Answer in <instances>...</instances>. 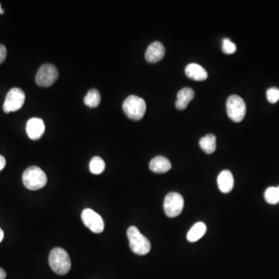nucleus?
Returning a JSON list of instances; mask_svg holds the SVG:
<instances>
[{
	"label": "nucleus",
	"mask_w": 279,
	"mask_h": 279,
	"mask_svg": "<svg viewBox=\"0 0 279 279\" xmlns=\"http://www.w3.org/2000/svg\"><path fill=\"white\" fill-rule=\"evenodd\" d=\"M48 261L53 272L60 276L66 275L72 267L68 252L61 248H55L51 251Z\"/></svg>",
	"instance_id": "nucleus-1"
},
{
	"label": "nucleus",
	"mask_w": 279,
	"mask_h": 279,
	"mask_svg": "<svg viewBox=\"0 0 279 279\" xmlns=\"http://www.w3.org/2000/svg\"><path fill=\"white\" fill-rule=\"evenodd\" d=\"M23 183L29 190H39L46 186L48 178L42 169L37 166H30L23 174Z\"/></svg>",
	"instance_id": "nucleus-2"
},
{
	"label": "nucleus",
	"mask_w": 279,
	"mask_h": 279,
	"mask_svg": "<svg viewBox=\"0 0 279 279\" xmlns=\"http://www.w3.org/2000/svg\"><path fill=\"white\" fill-rule=\"evenodd\" d=\"M130 248L138 255H145L151 251V243L142 234L136 226H131L127 230Z\"/></svg>",
	"instance_id": "nucleus-3"
},
{
	"label": "nucleus",
	"mask_w": 279,
	"mask_h": 279,
	"mask_svg": "<svg viewBox=\"0 0 279 279\" xmlns=\"http://www.w3.org/2000/svg\"><path fill=\"white\" fill-rule=\"evenodd\" d=\"M146 108L145 101L137 96H128L123 102V111L133 120L141 119L145 114Z\"/></svg>",
	"instance_id": "nucleus-4"
},
{
	"label": "nucleus",
	"mask_w": 279,
	"mask_h": 279,
	"mask_svg": "<svg viewBox=\"0 0 279 279\" xmlns=\"http://www.w3.org/2000/svg\"><path fill=\"white\" fill-rule=\"evenodd\" d=\"M247 107L244 99L237 95H232L226 102V112L228 116L233 122L242 121L246 115Z\"/></svg>",
	"instance_id": "nucleus-5"
},
{
	"label": "nucleus",
	"mask_w": 279,
	"mask_h": 279,
	"mask_svg": "<svg viewBox=\"0 0 279 279\" xmlns=\"http://www.w3.org/2000/svg\"><path fill=\"white\" fill-rule=\"evenodd\" d=\"M25 93L21 88H13L8 92L4 102L3 111L6 113L16 112L22 108L25 102Z\"/></svg>",
	"instance_id": "nucleus-6"
},
{
	"label": "nucleus",
	"mask_w": 279,
	"mask_h": 279,
	"mask_svg": "<svg viewBox=\"0 0 279 279\" xmlns=\"http://www.w3.org/2000/svg\"><path fill=\"white\" fill-rule=\"evenodd\" d=\"M58 78V71L55 65L52 64H43L39 68L36 76V83L39 86H51L57 81Z\"/></svg>",
	"instance_id": "nucleus-7"
},
{
	"label": "nucleus",
	"mask_w": 279,
	"mask_h": 279,
	"mask_svg": "<svg viewBox=\"0 0 279 279\" xmlns=\"http://www.w3.org/2000/svg\"><path fill=\"white\" fill-rule=\"evenodd\" d=\"M184 208V198L177 193H170L166 195L164 201V210L168 217L180 215Z\"/></svg>",
	"instance_id": "nucleus-8"
},
{
	"label": "nucleus",
	"mask_w": 279,
	"mask_h": 279,
	"mask_svg": "<svg viewBox=\"0 0 279 279\" xmlns=\"http://www.w3.org/2000/svg\"><path fill=\"white\" fill-rule=\"evenodd\" d=\"M82 220L84 226L93 233H100L104 230L103 218L92 209H84L82 213Z\"/></svg>",
	"instance_id": "nucleus-9"
},
{
	"label": "nucleus",
	"mask_w": 279,
	"mask_h": 279,
	"mask_svg": "<svg viewBox=\"0 0 279 279\" xmlns=\"http://www.w3.org/2000/svg\"><path fill=\"white\" fill-rule=\"evenodd\" d=\"M26 131L30 139L37 140L43 136L45 131L44 121L40 118H31L27 123Z\"/></svg>",
	"instance_id": "nucleus-10"
},
{
	"label": "nucleus",
	"mask_w": 279,
	"mask_h": 279,
	"mask_svg": "<svg viewBox=\"0 0 279 279\" xmlns=\"http://www.w3.org/2000/svg\"><path fill=\"white\" fill-rule=\"evenodd\" d=\"M166 55V49L163 44L158 41L152 43L149 45L145 53V58L150 63H156L160 61Z\"/></svg>",
	"instance_id": "nucleus-11"
},
{
	"label": "nucleus",
	"mask_w": 279,
	"mask_h": 279,
	"mask_svg": "<svg viewBox=\"0 0 279 279\" xmlns=\"http://www.w3.org/2000/svg\"><path fill=\"white\" fill-rule=\"evenodd\" d=\"M219 189L223 193H229L232 191L234 186V178L233 174L228 170L221 171L217 178Z\"/></svg>",
	"instance_id": "nucleus-12"
},
{
	"label": "nucleus",
	"mask_w": 279,
	"mask_h": 279,
	"mask_svg": "<svg viewBox=\"0 0 279 279\" xmlns=\"http://www.w3.org/2000/svg\"><path fill=\"white\" fill-rule=\"evenodd\" d=\"M194 91L191 88H184L178 91L175 107L179 111H183L194 98Z\"/></svg>",
	"instance_id": "nucleus-13"
},
{
	"label": "nucleus",
	"mask_w": 279,
	"mask_h": 279,
	"mask_svg": "<svg viewBox=\"0 0 279 279\" xmlns=\"http://www.w3.org/2000/svg\"><path fill=\"white\" fill-rule=\"evenodd\" d=\"M186 75L189 79L195 81H204L208 77V73L205 68L199 64L192 63L186 68Z\"/></svg>",
	"instance_id": "nucleus-14"
},
{
	"label": "nucleus",
	"mask_w": 279,
	"mask_h": 279,
	"mask_svg": "<svg viewBox=\"0 0 279 279\" xmlns=\"http://www.w3.org/2000/svg\"><path fill=\"white\" fill-rule=\"evenodd\" d=\"M171 168V162L166 157H155L150 162V169L155 173H166Z\"/></svg>",
	"instance_id": "nucleus-15"
},
{
	"label": "nucleus",
	"mask_w": 279,
	"mask_h": 279,
	"mask_svg": "<svg viewBox=\"0 0 279 279\" xmlns=\"http://www.w3.org/2000/svg\"><path fill=\"white\" fill-rule=\"evenodd\" d=\"M206 232V224L202 222L195 223L187 234L188 241L189 242H196L199 239L202 238Z\"/></svg>",
	"instance_id": "nucleus-16"
},
{
	"label": "nucleus",
	"mask_w": 279,
	"mask_h": 279,
	"mask_svg": "<svg viewBox=\"0 0 279 279\" xmlns=\"http://www.w3.org/2000/svg\"><path fill=\"white\" fill-rule=\"evenodd\" d=\"M199 145L204 152L206 154H213L217 148V138L214 134H209L201 138Z\"/></svg>",
	"instance_id": "nucleus-17"
},
{
	"label": "nucleus",
	"mask_w": 279,
	"mask_h": 279,
	"mask_svg": "<svg viewBox=\"0 0 279 279\" xmlns=\"http://www.w3.org/2000/svg\"><path fill=\"white\" fill-rule=\"evenodd\" d=\"M101 101V96L99 91L95 88L88 91L86 96H84V103L89 108H96Z\"/></svg>",
	"instance_id": "nucleus-18"
},
{
	"label": "nucleus",
	"mask_w": 279,
	"mask_h": 279,
	"mask_svg": "<svg viewBox=\"0 0 279 279\" xmlns=\"http://www.w3.org/2000/svg\"><path fill=\"white\" fill-rule=\"evenodd\" d=\"M106 168L104 161L99 157H94L89 164V169L94 174H100Z\"/></svg>",
	"instance_id": "nucleus-19"
},
{
	"label": "nucleus",
	"mask_w": 279,
	"mask_h": 279,
	"mask_svg": "<svg viewBox=\"0 0 279 279\" xmlns=\"http://www.w3.org/2000/svg\"><path fill=\"white\" fill-rule=\"evenodd\" d=\"M265 199L271 205H276L279 202V195L277 187H269L265 190Z\"/></svg>",
	"instance_id": "nucleus-20"
},
{
	"label": "nucleus",
	"mask_w": 279,
	"mask_h": 279,
	"mask_svg": "<svg viewBox=\"0 0 279 279\" xmlns=\"http://www.w3.org/2000/svg\"><path fill=\"white\" fill-rule=\"evenodd\" d=\"M223 52L226 55H232L237 51V46L234 43L232 42L230 39L225 38L223 41Z\"/></svg>",
	"instance_id": "nucleus-21"
},
{
	"label": "nucleus",
	"mask_w": 279,
	"mask_h": 279,
	"mask_svg": "<svg viewBox=\"0 0 279 279\" xmlns=\"http://www.w3.org/2000/svg\"><path fill=\"white\" fill-rule=\"evenodd\" d=\"M266 95L269 103H276L279 100V88L276 87L268 88Z\"/></svg>",
	"instance_id": "nucleus-22"
},
{
	"label": "nucleus",
	"mask_w": 279,
	"mask_h": 279,
	"mask_svg": "<svg viewBox=\"0 0 279 279\" xmlns=\"http://www.w3.org/2000/svg\"><path fill=\"white\" fill-rule=\"evenodd\" d=\"M6 55H7V52H6V47L4 46L3 44H0V64L6 60Z\"/></svg>",
	"instance_id": "nucleus-23"
},
{
	"label": "nucleus",
	"mask_w": 279,
	"mask_h": 279,
	"mask_svg": "<svg viewBox=\"0 0 279 279\" xmlns=\"http://www.w3.org/2000/svg\"><path fill=\"white\" fill-rule=\"evenodd\" d=\"M6 159L2 155H0V171H2L4 167H6Z\"/></svg>",
	"instance_id": "nucleus-24"
},
{
	"label": "nucleus",
	"mask_w": 279,
	"mask_h": 279,
	"mask_svg": "<svg viewBox=\"0 0 279 279\" xmlns=\"http://www.w3.org/2000/svg\"><path fill=\"white\" fill-rule=\"evenodd\" d=\"M6 273L2 268H0V279H6Z\"/></svg>",
	"instance_id": "nucleus-25"
},
{
	"label": "nucleus",
	"mask_w": 279,
	"mask_h": 279,
	"mask_svg": "<svg viewBox=\"0 0 279 279\" xmlns=\"http://www.w3.org/2000/svg\"><path fill=\"white\" fill-rule=\"evenodd\" d=\"M4 233L2 231V229L0 228V243L2 242V240H3Z\"/></svg>",
	"instance_id": "nucleus-26"
},
{
	"label": "nucleus",
	"mask_w": 279,
	"mask_h": 279,
	"mask_svg": "<svg viewBox=\"0 0 279 279\" xmlns=\"http://www.w3.org/2000/svg\"><path fill=\"white\" fill-rule=\"evenodd\" d=\"M4 10L2 9V6H1V4H0V14H3Z\"/></svg>",
	"instance_id": "nucleus-27"
},
{
	"label": "nucleus",
	"mask_w": 279,
	"mask_h": 279,
	"mask_svg": "<svg viewBox=\"0 0 279 279\" xmlns=\"http://www.w3.org/2000/svg\"><path fill=\"white\" fill-rule=\"evenodd\" d=\"M277 189H278V192H279V186H278Z\"/></svg>",
	"instance_id": "nucleus-28"
}]
</instances>
